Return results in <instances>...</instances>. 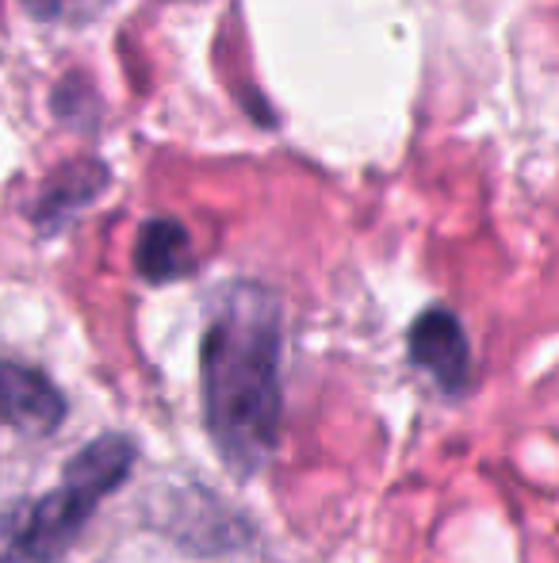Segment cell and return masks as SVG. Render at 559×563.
<instances>
[{
    "label": "cell",
    "mask_w": 559,
    "mask_h": 563,
    "mask_svg": "<svg viewBox=\"0 0 559 563\" xmlns=\"http://www.w3.org/2000/svg\"><path fill=\"white\" fill-rule=\"evenodd\" d=\"M200 399L219 460L238 479L261 472L283 418L280 303L265 288L238 284L223 296L200 349Z\"/></svg>",
    "instance_id": "obj_1"
},
{
    "label": "cell",
    "mask_w": 559,
    "mask_h": 563,
    "mask_svg": "<svg viewBox=\"0 0 559 563\" xmlns=\"http://www.w3.org/2000/svg\"><path fill=\"white\" fill-rule=\"evenodd\" d=\"M135 460L138 449L127 433H100L77 449L58 487L0 510V563H58L97 506L131 479Z\"/></svg>",
    "instance_id": "obj_2"
},
{
    "label": "cell",
    "mask_w": 559,
    "mask_h": 563,
    "mask_svg": "<svg viewBox=\"0 0 559 563\" xmlns=\"http://www.w3.org/2000/svg\"><path fill=\"white\" fill-rule=\"evenodd\" d=\"M66 395L43 368L0 356V430L51 438L66 422Z\"/></svg>",
    "instance_id": "obj_3"
},
{
    "label": "cell",
    "mask_w": 559,
    "mask_h": 563,
    "mask_svg": "<svg viewBox=\"0 0 559 563\" xmlns=\"http://www.w3.org/2000/svg\"><path fill=\"white\" fill-rule=\"evenodd\" d=\"M411 361L448 395H460L471 379V345L460 319L445 307H429L411 327Z\"/></svg>",
    "instance_id": "obj_4"
},
{
    "label": "cell",
    "mask_w": 559,
    "mask_h": 563,
    "mask_svg": "<svg viewBox=\"0 0 559 563\" xmlns=\"http://www.w3.org/2000/svg\"><path fill=\"white\" fill-rule=\"evenodd\" d=\"M108 185V169L100 162H74L66 169H58V177H51V185L43 188L38 203L31 208V223L43 234H54L69 223L81 208H89Z\"/></svg>",
    "instance_id": "obj_5"
},
{
    "label": "cell",
    "mask_w": 559,
    "mask_h": 563,
    "mask_svg": "<svg viewBox=\"0 0 559 563\" xmlns=\"http://www.w3.org/2000/svg\"><path fill=\"white\" fill-rule=\"evenodd\" d=\"M135 268L146 284H172L192 273V238L177 219H149L138 230Z\"/></svg>",
    "instance_id": "obj_6"
},
{
    "label": "cell",
    "mask_w": 559,
    "mask_h": 563,
    "mask_svg": "<svg viewBox=\"0 0 559 563\" xmlns=\"http://www.w3.org/2000/svg\"><path fill=\"white\" fill-rule=\"evenodd\" d=\"M20 4H23V12H27L31 20L51 23V20H62V15L77 4V0H20Z\"/></svg>",
    "instance_id": "obj_7"
}]
</instances>
